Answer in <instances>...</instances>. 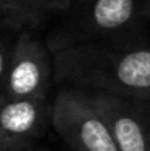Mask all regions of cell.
I'll use <instances>...</instances> for the list:
<instances>
[{
  "instance_id": "2",
  "label": "cell",
  "mask_w": 150,
  "mask_h": 151,
  "mask_svg": "<svg viewBox=\"0 0 150 151\" xmlns=\"http://www.w3.org/2000/svg\"><path fill=\"white\" fill-rule=\"evenodd\" d=\"M141 0H73L65 19L47 40L50 50L144 31Z\"/></svg>"
},
{
  "instance_id": "7",
  "label": "cell",
  "mask_w": 150,
  "mask_h": 151,
  "mask_svg": "<svg viewBox=\"0 0 150 151\" xmlns=\"http://www.w3.org/2000/svg\"><path fill=\"white\" fill-rule=\"evenodd\" d=\"M73 0H3V19L15 27L36 26L45 18L66 13Z\"/></svg>"
},
{
  "instance_id": "4",
  "label": "cell",
  "mask_w": 150,
  "mask_h": 151,
  "mask_svg": "<svg viewBox=\"0 0 150 151\" xmlns=\"http://www.w3.org/2000/svg\"><path fill=\"white\" fill-rule=\"evenodd\" d=\"M53 82V56L47 42L39 39L29 29L21 31L13 39L0 100L49 98Z\"/></svg>"
},
{
  "instance_id": "5",
  "label": "cell",
  "mask_w": 150,
  "mask_h": 151,
  "mask_svg": "<svg viewBox=\"0 0 150 151\" xmlns=\"http://www.w3.org/2000/svg\"><path fill=\"white\" fill-rule=\"evenodd\" d=\"M105 119L120 151H150V101L134 96L87 92Z\"/></svg>"
},
{
  "instance_id": "3",
  "label": "cell",
  "mask_w": 150,
  "mask_h": 151,
  "mask_svg": "<svg viewBox=\"0 0 150 151\" xmlns=\"http://www.w3.org/2000/svg\"><path fill=\"white\" fill-rule=\"evenodd\" d=\"M52 129L73 151H120L87 92L60 87L52 100Z\"/></svg>"
},
{
  "instance_id": "10",
  "label": "cell",
  "mask_w": 150,
  "mask_h": 151,
  "mask_svg": "<svg viewBox=\"0 0 150 151\" xmlns=\"http://www.w3.org/2000/svg\"><path fill=\"white\" fill-rule=\"evenodd\" d=\"M26 151H49V150H44V148H37V146H33V148L26 150Z\"/></svg>"
},
{
  "instance_id": "11",
  "label": "cell",
  "mask_w": 150,
  "mask_h": 151,
  "mask_svg": "<svg viewBox=\"0 0 150 151\" xmlns=\"http://www.w3.org/2000/svg\"><path fill=\"white\" fill-rule=\"evenodd\" d=\"M0 18H3V0H0Z\"/></svg>"
},
{
  "instance_id": "6",
  "label": "cell",
  "mask_w": 150,
  "mask_h": 151,
  "mask_svg": "<svg viewBox=\"0 0 150 151\" xmlns=\"http://www.w3.org/2000/svg\"><path fill=\"white\" fill-rule=\"evenodd\" d=\"M52 127L49 98L0 100V151H26Z\"/></svg>"
},
{
  "instance_id": "9",
  "label": "cell",
  "mask_w": 150,
  "mask_h": 151,
  "mask_svg": "<svg viewBox=\"0 0 150 151\" xmlns=\"http://www.w3.org/2000/svg\"><path fill=\"white\" fill-rule=\"evenodd\" d=\"M141 12L144 24H150V0H141Z\"/></svg>"
},
{
  "instance_id": "8",
  "label": "cell",
  "mask_w": 150,
  "mask_h": 151,
  "mask_svg": "<svg viewBox=\"0 0 150 151\" xmlns=\"http://www.w3.org/2000/svg\"><path fill=\"white\" fill-rule=\"evenodd\" d=\"M12 47H13V40L0 32V92H2V87L5 84L10 55H12Z\"/></svg>"
},
{
  "instance_id": "1",
  "label": "cell",
  "mask_w": 150,
  "mask_h": 151,
  "mask_svg": "<svg viewBox=\"0 0 150 151\" xmlns=\"http://www.w3.org/2000/svg\"><path fill=\"white\" fill-rule=\"evenodd\" d=\"M55 84L150 101V39L142 32L52 50Z\"/></svg>"
}]
</instances>
